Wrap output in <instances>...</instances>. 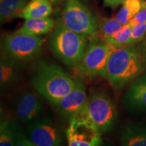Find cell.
I'll list each match as a JSON object with an SVG mask.
<instances>
[{
  "label": "cell",
  "mask_w": 146,
  "mask_h": 146,
  "mask_svg": "<svg viewBox=\"0 0 146 146\" xmlns=\"http://www.w3.org/2000/svg\"><path fill=\"white\" fill-rule=\"evenodd\" d=\"M30 81L32 86L51 105L72 90L74 78L55 63L39 60L33 65Z\"/></svg>",
  "instance_id": "obj_2"
},
{
  "label": "cell",
  "mask_w": 146,
  "mask_h": 146,
  "mask_svg": "<svg viewBox=\"0 0 146 146\" xmlns=\"http://www.w3.org/2000/svg\"><path fill=\"white\" fill-rule=\"evenodd\" d=\"M16 146H36L32 143L25 135H23L18 139Z\"/></svg>",
  "instance_id": "obj_24"
},
{
  "label": "cell",
  "mask_w": 146,
  "mask_h": 146,
  "mask_svg": "<svg viewBox=\"0 0 146 146\" xmlns=\"http://www.w3.org/2000/svg\"><path fill=\"white\" fill-rule=\"evenodd\" d=\"M45 39L41 36H32L16 31L5 34L1 38L3 54L20 62L35 58L42 50Z\"/></svg>",
  "instance_id": "obj_6"
},
{
  "label": "cell",
  "mask_w": 146,
  "mask_h": 146,
  "mask_svg": "<svg viewBox=\"0 0 146 146\" xmlns=\"http://www.w3.org/2000/svg\"><path fill=\"white\" fill-rule=\"evenodd\" d=\"M104 4L105 6H108L110 8H115L120 4H123V3L125 0H103Z\"/></svg>",
  "instance_id": "obj_25"
},
{
  "label": "cell",
  "mask_w": 146,
  "mask_h": 146,
  "mask_svg": "<svg viewBox=\"0 0 146 146\" xmlns=\"http://www.w3.org/2000/svg\"><path fill=\"white\" fill-rule=\"evenodd\" d=\"M80 1H81V2L84 3V2H87V1H88L89 0H80Z\"/></svg>",
  "instance_id": "obj_27"
},
{
  "label": "cell",
  "mask_w": 146,
  "mask_h": 146,
  "mask_svg": "<svg viewBox=\"0 0 146 146\" xmlns=\"http://www.w3.org/2000/svg\"><path fill=\"white\" fill-rule=\"evenodd\" d=\"M61 23L69 30L94 38L98 34L99 21L80 0H66Z\"/></svg>",
  "instance_id": "obj_5"
},
{
  "label": "cell",
  "mask_w": 146,
  "mask_h": 146,
  "mask_svg": "<svg viewBox=\"0 0 146 146\" xmlns=\"http://www.w3.org/2000/svg\"><path fill=\"white\" fill-rule=\"evenodd\" d=\"M143 0H125L116 17L123 25L129 23L141 8Z\"/></svg>",
  "instance_id": "obj_19"
},
{
  "label": "cell",
  "mask_w": 146,
  "mask_h": 146,
  "mask_svg": "<svg viewBox=\"0 0 146 146\" xmlns=\"http://www.w3.org/2000/svg\"><path fill=\"white\" fill-rule=\"evenodd\" d=\"M42 98L34 88L26 89L16 95L10 104L14 119L26 125L41 117L44 110Z\"/></svg>",
  "instance_id": "obj_9"
},
{
  "label": "cell",
  "mask_w": 146,
  "mask_h": 146,
  "mask_svg": "<svg viewBox=\"0 0 146 146\" xmlns=\"http://www.w3.org/2000/svg\"><path fill=\"white\" fill-rule=\"evenodd\" d=\"M87 100L86 83L81 77L76 76L72 90L52 106L58 116L68 123L83 110Z\"/></svg>",
  "instance_id": "obj_11"
},
{
  "label": "cell",
  "mask_w": 146,
  "mask_h": 146,
  "mask_svg": "<svg viewBox=\"0 0 146 146\" xmlns=\"http://www.w3.org/2000/svg\"><path fill=\"white\" fill-rule=\"evenodd\" d=\"M88 41V36L69 30L59 22L51 35L49 46L66 66L74 70L85 54Z\"/></svg>",
  "instance_id": "obj_3"
},
{
  "label": "cell",
  "mask_w": 146,
  "mask_h": 146,
  "mask_svg": "<svg viewBox=\"0 0 146 146\" xmlns=\"http://www.w3.org/2000/svg\"><path fill=\"white\" fill-rule=\"evenodd\" d=\"M132 27L129 23L123 25L119 31L112 35L104 38V40L113 49L120 48L129 45Z\"/></svg>",
  "instance_id": "obj_20"
},
{
  "label": "cell",
  "mask_w": 146,
  "mask_h": 146,
  "mask_svg": "<svg viewBox=\"0 0 146 146\" xmlns=\"http://www.w3.org/2000/svg\"><path fill=\"white\" fill-rule=\"evenodd\" d=\"M23 62L16 61L1 54L0 61V89L1 94L10 91L18 83Z\"/></svg>",
  "instance_id": "obj_13"
},
{
  "label": "cell",
  "mask_w": 146,
  "mask_h": 146,
  "mask_svg": "<svg viewBox=\"0 0 146 146\" xmlns=\"http://www.w3.org/2000/svg\"><path fill=\"white\" fill-rule=\"evenodd\" d=\"M23 135L19 122L14 118H5L0 123V146H16Z\"/></svg>",
  "instance_id": "obj_15"
},
{
  "label": "cell",
  "mask_w": 146,
  "mask_h": 146,
  "mask_svg": "<svg viewBox=\"0 0 146 146\" xmlns=\"http://www.w3.org/2000/svg\"><path fill=\"white\" fill-rule=\"evenodd\" d=\"M144 22H146V1L143 0L140 10L135 16V17L129 22V24L131 27H134L137 24L144 23Z\"/></svg>",
  "instance_id": "obj_23"
},
{
  "label": "cell",
  "mask_w": 146,
  "mask_h": 146,
  "mask_svg": "<svg viewBox=\"0 0 146 146\" xmlns=\"http://www.w3.org/2000/svg\"><path fill=\"white\" fill-rule=\"evenodd\" d=\"M82 110L102 133L112 130L118 118L114 102L106 94L100 91H91Z\"/></svg>",
  "instance_id": "obj_4"
},
{
  "label": "cell",
  "mask_w": 146,
  "mask_h": 146,
  "mask_svg": "<svg viewBox=\"0 0 146 146\" xmlns=\"http://www.w3.org/2000/svg\"><path fill=\"white\" fill-rule=\"evenodd\" d=\"M112 49L104 39H93L74 70L81 75L106 78L108 62Z\"/></svg>",
  "instance_id": "obj_7"
},
{
  "label": "cell",
  "mask_w": 146,
  "mask_h": 146,
  "mask_svg": "<svg viewBox=\"0 0 146 146\" xmlns=\"http://www.w3.org/2000/svg\"><path fill=\"white\" fill-rule=\"evenodd\" d=\"M54 27V22L50 17L25 20L16 32L32 36H41L48 33Z\"/></svg>",
  "instance_id": "obj_17"
},
{
  "label": "cell",
  "mask_w": 146,
  "mask_h": 146,
  "mask_svg": "<svg viewBox=\"0 0 146 146\" xmlns=\"http://www.w3.org/2000/svg\"><path fill=\"white\" fill-rule=\"evenodd\" d=\"M146 71V41L112 49L106 78L115 90H120Z\"/></svg>",
  "instance_id": "obj_1"
},
{
  "label": "cell",
  "mask_w": 146,
  "mask_h": 146,
  "mask_svg": "<svg viewBox=\"0 0 146 146\" xmlns=\"http://www.w3.org/2000/svg\"><path fill=\"white\" fill-rule=\"evenodd\" d=\"M123 26L116 17L103 18L99 21V29L103 39L119 31Z\"/></svg>",
  "instance_id": "obj_21"
},
{
  "label": "cell",
  "mask_w": 146,
  "mask_h": 146,
  "mask_svg": "<svg viewBox=\"0 0 146 146\" xmlns=\"http://www.w3.org/2000/svg\"><path fill=\"white\" fill-rule=\"evenodd\" d=\"M121 146H146V125L131 124L126 127L120 135Z\"/></svg>",
  "instance_id": "obj_14"
},
{
  "label": "cell",
  "mask_w": 146,
  "mask_h": 146,
  "mask_svg": "<svg viewBox=\"0 0 146 146\" xmlns=\"http://www.w3.org/2000/svg\"><path fill=\"white\" fill-rule=\"evenodd\" d=\"M102 132L81 110L68 123L66 137L68 146H100Z\"/></svg>",
  "instance_id": "obj_8"
},
{
  "label": "cell",
  "mask_w": 146,
  "mask_h": 146,
  "mask_svg": "<svg viewBox=\"0 0 146 146\" xmlns=\"http://www.w3.org/2000/svg\"><path fill=\"white\" fill-rule=\"evenodd\" d=\"M123 104L133 111H146V74L131 83L123 97Z\"/></svg>",
  "instance_id": "obj_12"
},
{
  "label": "cell",
  "mask_w": 146,
  "mask_h": 146,
  "mask_svg": "<svg viewBox=\"0 0 146 146\" xmlns=\"http://www.w3.org/2000/svg\"><path fill=\"white\" fill-rule=\"evenodd\" d=\"M146 35V22L141 23L132 27L131 35L129 44H136L143 41Z\"/></svg>",
  "instance_id": "obj_22"
},
{
  "label": "cell",
  "mask_w": 146,
  "mask_h": 146,
  "mask_svg": "<svg viewBox=\"0 0 146 146\" xmlns=\"http://www.w3.org/2000/svg\"><path fill=\"white\" fill-rule=\"evenodd\" d=\"M50 0H30L17 17L25 20L49 17L52 12Z\"/></svg>",
  "instance_id": "obj_16"
},
{
  "label": "cell",
  "mask_w": 146,
  "mask_h": 146,
  "mask_svg": "<svg viewBox=\"0 0 146 146\" xmlns=\"http://www.w3.org/2000/svg\"><path fill=\"white\" fill-rule=\"evenodd\" d=\"M100 146H103V145H100Z\"/></svg>",
  "instance_id": "obj_28"
},
{
  "label": "cell",
  "mask_w": 146,
  "mask_h": 146,
  "mask_svg": "<svg viewBox=\"0 0 146 146\" xmlns=\"http://www.w3.org/2000/svg\"><path fill=\"white\" fill-rule=\"evenodd\" d=\"M28 3V0H0V21L1 23L18 16Z\"/></svg>",
  "instance_id": "obj_18"
},
{
  "label": "cell",
  "mask_w": 146,
  "mask_h": 146,
  "mask_svg": "<svg viewBox=\"0 0 146 146\" xmlns=\"http://www.w3.org/2000/svg\"><path fill=\"white\" fill-rule=\"evenodd\" d=\"M50 1L52 3H58L60 0H50Z\"/></svg>",
  "instance_id": "obj_26"
},
{
  "label": "cell",
  "mask_w": 146,
  "mask_h": 146,
  "mask_svg": "<svg viewBox=\"0 0 146 146\" xmlns=\"http://www.w3.org/2000/svg\"><path fill=\"white\" fill-rule=\"evenodd\" d=\"M25 136L36 146H62L63 135L50 116H41L27 124Z\"/></svg>",
  "instance_id": "obj_10"
}]
</instances>
